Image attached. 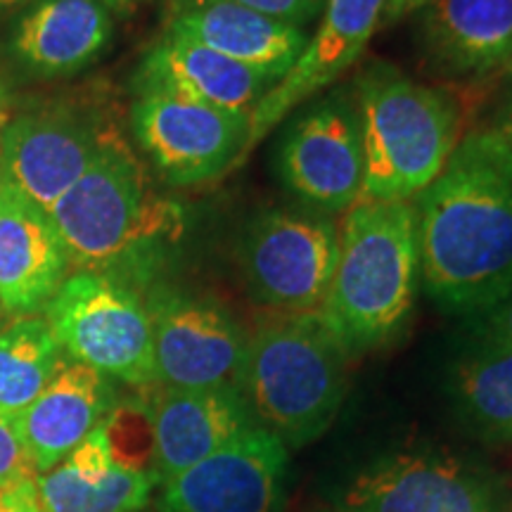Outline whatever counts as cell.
Returning <instances> with one entry per match:
<instances>
[{
  "instance_id": "d4e9b609",
  "label": "cell",
  "mask_w": 512,
  "mask_h": 512,
  "mask_svg": "<svg viewBox=\"0 0 512 512\" xmlns=\"http://www.w3.org/2000/svg\"><path fill=\"white\" fill-rule=\"evenodd\" d=\"M102 430H105L114 463L126 470L152 475L155 434H152L150 406L136 401L117 403L102 422Z\"/></svg>"
},
{
  "instance_id": "7402d4cb",
  "label": "cell",
  "mask_w": 512,
  "mask_h": 512,
  "mask_svg": "<svg viewBox=\"0 0 512 512\" xmlns=\"http://www.w3.org/2000/svg\"><path fill=\"white\" fill-rule=\"evenodd\" d=\"M157 479L114 463L102 425L36 477L41 512H143Z\"/></svg>"
},
{
  "instance_id": "9c48e42d",
  "label": "cell",
  "mask_w": 512,
  "mask_h": 512,
  "mask_svg": "<svg viewBox=\"0 0 512 512\" xmlns=\"http://www.w3.org/2000/svg\"><path fill=\"white\" fill-rule=\"evenodd\" d=\"M131 131L152 169L176 188L219 181L247 159L249 117L174 95H136Z\"/></svg>"
},
{
  "instance_id": "83f0119b",
  "label": "cell",
  "mask_w": 512,
  "mask_h": 512,
  "mask_svg": "<svg viewBox=\"0 0 512 512\" xmlns=\"http://www.w3.org/2000/svg\"><path fill=\"white\" fill-rule=\"evenodd\" d=\"M228 3L242 5V8L306 29L309 24L318 22L325 0H228Z\"/></svg>"
},
{
  "instance_id": "7c38bea8",
  "label": "cell",
  "mask_w": 512,
  "mask_h": 512,
  "mask_svg": "<svg viewBox=\"0 0 512 512\" xmlns=\"http://www.w3.org/2000/svg\"><path fill=\"white\" fill-rule=\"evenodd\" d=\"M287 446L252 425L164 484L159 512H280Z\"/></svg>"
},
{
  "instance_id": "e0dca14e",
  "label": "cell",
  "mask_w": 512,
  "mask_h": 512,
  "mask_svg": "<svg viewBox=\"0 0 512 512\" xmlns=\"http://www.w3.org/2000/svg\"><path fill=\"white\" fill-rule=\"evenodd\" d=\"M273 86L268 76L169 31L147 48L133 76L136 95H174L245 117H252Z\"/></svg>"
},
{
  "instance_id": "ac0fdd59",
  "label": "cell",
  "mask_w": 512,
  "mask_h": 512,
  "mask_svg": "<svg viewBox=\"0 0 512 512\" xmlns=\"http://www.w3.org/2000/svg\"><path fill=\"white\" fill-rule=\"evenodd\" d=\"M166 31L200 43L275 83L297 64L311 36L302 27L228 0H178Z\"/></svg>"
},
{
  "instance_id": "4316f807",
  "label": "cell",
  "mask_w": 512,
  "mask_h": 512,
  "mask_svg": "<svg viewBox=\"0 0 512 512\" xmlns=\"http://www.w3.org/2000/svg\"><path fill=\"white\" fill-rule=\"evenodd\" d=\"M22 477H36L34 465H31L27 448L19 439L15 420L0 413V486Z\"/></svg>"
},
{
  "instance_id": "30bf717a",
  "label": "cell",
  "mask_w": 512,
  "mask_h": 512,
  "mask_svg": "<svg viewBox=\"0 0 512 512\" xmlns=\"http://www.w3.org/2000/svg\"><path fill=\"white\" fill-rule=\"evenodd\" d=\"M157 382L174 389H238L247 335L214 299L157 287L145 299Z\"/></svg>"
},
{
  "instance_id": "8992f818",
  "label": "cell",
  "mask_w": 512,
  "mask_h": 512,
  "mask_svg": "<svg viewBox=\"0 0 512 512\" xmlns=\"http://www.w3.org/2000/svg\"><path fill=\"white\" fill-rule=\"evenodd\" d=\"M46 320L72 361L131 387L157 382L150 311L138 287L124 278L69 273L46 306Z\"/></svg>"
},
{
  "instance_id": "9a60e30c",
  "label": "cell",
  "mask_w": 512,
  "mask_h": 512,
  "mask_svg": "<svg viewBox=\"0 0 512 512\" xmlns=\"http://www.w3.org/2000/svg\"><path fill=\"white\" fill-rule=\"evenodd\" d=\"M425 72L456 83L512 74V0H430L415 12Z\"/></svg>"
},
{
  "instance_id": "ffe728a7",
  "label": "cell",
  "mask_w": 512,
  "mask_h": 512,
  "mask_svg": "<svg viewBox=\"0 0 512 512\" xmlns=\"http://www.w3.org/2000/svg\"><path fill=\"white\" fill-rule=\"evenodd\" d=\"M152 475L166 484L256 425L238 389L164 387L150 403Z\"/></svg>"
},
{
  "instance_id": "1f68e13d",
  "label": "cell",
  "mask_w": 512,
  "mask_h": 512,
  "mask_svg": "<svg viewBox=\"0 0 512 512\" xmlns=\"http://www.w3.org/2000/svg\"><path fill=\"white\" fill-rule=\"evenodd\" d=\"M100 3L112 12V17H131L150 0H100Z\"/></svg>"
},
{
  "instance_id": "277c9868",
  "label": "cell",
  "mask_w": 512,
  "mask_h": 512,
  "mask_svg": "<svg viewBox=\"0 0 512 512\" xmlns=\"http://www.w3.org/2000/svg\"><path fill=\"white\" fill-rule=\"evenodd\" d=\"M349 91L366 157L363 200L413 202L465 136L458 102L382 60L363 64Z\"/></svg>"
},
{
  "instance_id": "5bb4252c",
  "label": "cell",
  "mask_w": 512,
  "mask_h": 512,
  "mask_svg": "<svg viewBox=\"0 0 512 512\" xmlns=\"http://www.w3.org/2000/svg\"><path fill=\"white\" fill-rule=\"evenodd\" d=\"M387 0H325L304 53L249 117L247 155L285 117L342 79L382 27ZM245 155V157H247Z\"/></svg>"
},
{
  "instance_id": "3957f363",
  "label": "cell",
  "mask_w": 512,
  "mask_h": 512,
  "mask_svg": "<svg viewBox=\"0 0 512 512\" xmlns=\"http://www.w3.org/2000/svg\"><path fill=\"white\" fill-rule=\"evenodd\" d=\"M418 290L415 204L361 200L351 207L339 223L335 275L316 311L347 356L392 342L411 318Z\"/></svg>"
},
{
  "instance_id": "cb8c5ba5",
  "label": "cell",
  "mask_w": 512,
  "mask_h": 512,
  "mask_svg": "<svg viewBox=\"0 0 512 512\" xmlns=\"http://www.w3.org/2000/svg\"><path fill=\"white\" fill-rule=\"evenodd\" d=\"M62 349L46 318L19 316L0 330V413L15 420L53 380Z\"/></svg>"
},
{
  "instance_id": "f546056e",
  "label": "cell",
  "mask_w": 512,
  "mask_h": 512,
  "mask_svg": "<svg viewBox=\"0 0 512 512\" xmlns=\"http://www.w3.org/2000/svg\"><path fill=\"white\" fill-rule=\"evenodd\" d=\"M0 512H41L36 477H22L0 486Z\"/></svg>"
},
{
  "instance_id": "52a82bcc",
  "label": "cell",
  "mask_w": 512,
  "mask_h": 512,
  "mask_svg": "<svg viewBox=\"0 0 512 512\" xmlns=\"http://www.w3.org/2000/svg\"><path fill=\"white\" fill-rule=\"evenodd\" d=\"M339 223L302 204H278L249 219L240 271L249 299L273 313L320 309L335 275Z\"/></svg>"
},
{
  "instance_id": "e575fe53",
  "label": "cell",
  "mask_w": 512,
  "mask_h": 512,
  "mask_svg": "<svg viewBox=\"0 0 512 512\" xmlns=\"http://www.w3.org/2000/svg\"><path fill=\"white\" fill-rule=\"evenodd\" d=\"M0 124H5V114H0Z\"/></svg>"
},
{
  "instance_id": "5b68a950",
  "label": "cell",
  "mask_w": 512,
  "mask_h": 512,
  "mask_svg": "<svg viewBox=\"0 0 512 512\" xmlns=\"http://www.w3.org/2000/svg\"><path fill=\"white\" fill-rule=\"evenodd\" d=\"M347 351L313 313H273L247 335L240 394L287 448L328 432L347 389Z\"/></svg>"
},
{
  "instance_id": "ba28073f",
  "label": "cell",
  "mask_w": 512,
  "mask_h": 512,
  "mask_svg": "<svg viewBox=\"0 0 512 512\" xmlns=\"http://www.w3.org/2000/svg\"><path fill=\"white\" fill-rule=\"evenodd\" d=\"M273 171L294 204L320 214H347L363 200L366 157L349 88H330L292 112Z\"/></svg>"
},
{
  "instance_id": "2e32d148",
  "label": "cell",
  "mask_w": 512,
  "mask_h": 512,
  "mask_svg": "<svg viewBox=\"0 0 512 512\" xmlns=\"http://www.w3.org/2000/svg\"><path fill=\"white\" fill-rule=\"evenodd\" d=\"M69 268L48 211L0 176V309L17 316L46 309Z\"/></svg>"
},
{
  "instance_id": "7a4b0ae2",
  "label": "cell",
  "mask_w": 512,
  "mask_h": 512,
  "mask_svg": "<svg viewBox=\"0 0 512 512\" xmlns=\"http://www.w3.org/2000/svg\"><path fill=\"white\" fill-rule=\"evenodd\" d=\"M48 214L69 266L112 273L131 285L150 278L183 228L181 209L152 190L143 164L117 131Z\"/></svg>"
},
{
  "instance_id": "d6a6232c",
  "label": "cell",
  "mask_w": 512,
  "mask_h": 512,
  "mask_svg": "<svg viewBox=\"0 0 512 512\" xmlns=\"http://www.w3.org/2000/svg\"><path fill=\"white\" fill-rule=\"evenodd\" d=\"M31 0H0V12H8L12 8H19V5H27Z\"/></svg>"
},
{
  "instance_id": "603a6c76",
  "label": "cell",
  "mask_w": 512,
  "mask_h": 512,
  "mask_svg": "<svg viewBox=\"0 0 512 512\" xmlns=\"http://www.w3.org/2000/svg\"><path fill=\"white\" fill-rule=\"evenodd\" d=\"M460 420L477 437L512 444V347L477 335L451 373Z\"/></svg>"
},
{
  "instance_id": "44dd1931",
  "label": "cell",
  "mask_w": 512,
  "mask_h": 512,
  "mask_svg": "<svg viewBox=\"0 0 512 512\" xmlns=\"http://www.w3.org/2000/svg\"><path fill=\"white\" fill-rule=\"evenodd\" d=\"M114 17L100 0H31L12 34V53L41 76H72L105 53Z\"/></svg>"
},
{
  "instance_id": "484cf974",
  "label": "cell",
  "mask_w": 512,
  "mask_h": 512,
  "mask_svg": "<svg viewBox=\"0 0 512 512\" xmlns=\"http://www.w3.org/2000/svg\"><path fill=\"white\" fill-rule=\"evenodd\" d=\"M494 93L479 107L465 136L477 140L486 152L512 171V74L494 83Z\"/></svg>"
},
{
  "instance_id": "6da1fadb",
  "label": "cell",
  "mask_w": 512,
  "mask_h": 512,
  "mask_svg": "<svg viewBox=\"0 0 512 512\" xmlns=\"http://www.w3.org/2000/svg\"><path fill=\"white\" fill-rule=\"evenodd\" d=\"M420 285L439 306L477 316L512 290V171L463 136L413 200Z\"/></svg>"
},
{
  "instance_id": "836d02e7",
  "label": "cell",
  "mask_w": 512,
  "mask_h": 512,
  "mask_svg": "<svg viewBox=\"0 0 512 512\" xmlns=\"http://www.w3.org/2000/svg\"><path fill=\"white\" fill-rule=\"evenodd\" d=\"M8 100H10V88H8V83L0 79V107H3Z\"/></svg>"
},
{
  "instance_id": "4dcf8cb0",
  "label": "cell",
  "mask_w": 512,
  "mask_h": 512,
  "mask_svg": "<svg viewBox=\"0 0 512 512\" xmlns=\"http://www.w3.org/2000/svg\"><path fill=\"white\" fill-rule=\"evenodd\" d=\"M430 0H387V8H384L382 27H392V24L401 22L403 17H411Z\"/></svg>"
},
{
  "instance_id": "d590c367",
  "label": "cell",
  "mask_w": 512,
  "mask_h": 512,
  "mask_svg": "<svg viewBox=\"0 0 512 512\" xmlns=\"http://www.w3.org/2000/svg\"><path fill=\"white\" fill-rule=\"evenodd\" d=\"M0 311H3V309H0Z\"/></svg>"
},
{
  "instance_id": "f1b7e54d",
  "label": "cell",
  "mask_w": 512,
  "mask_h": 512,
  "mask_svg": "<svg viewBox=\"0 0 512 512\" xmlns=\"http://www.w3.org/2000/svg\"><path fill=\"white\" fill-rule=\"evenodd\" d=\"M472 318L477 323V335L496 339V342L512 347V290L505 294L501 302H496Z\"/></svg>"
},
{
  "instance_id": "4fadbf2b",
  "label": "cell",
  "mask_w": 512,
  "mask_h": 512,
  "mask_svg": "<svg viewBox=\"0 0 512 512\" xmlns=\"http://www.w3.org/2000/svg\"><path fill=\"white\" fill-rule=\"evenodd\" d=\"M344 503L349 512H508L501 482L437 453L377 460L351 482Z\"/></svg>"
},
{
  "instance_id": "d6986e66",
  "label": "cell",
  "mask_w": 512,
  "mask_h": 512,
  "mask_svg": "<svg viewBox=\"0 0 512 512\" xmlns=\"http://www.w3.org/2000/svg\"><path fill=\"white\" fill-rule=\"evenodd\" d=\"M117 406L112 380L76 361H64L41 394L15 418L36 477L62 463Z\"/></svg>"
},
{
  "instance_id": "8fae6325",
  "label": "cell",
  "mask_w": 512,
  "mask_h": 512,
  "mask_svg": "<svg viewBox=\"0 0 512 512\" xmlns=\"http://www.w3.org/2000/svg\"><path fill=\"white\" fill-rule=\"evenodd\" d=\"M112 133L95 114L76 107L22 114L0 136V176L50 211L86 174Z\"/></svg>"
}]
</instances>
